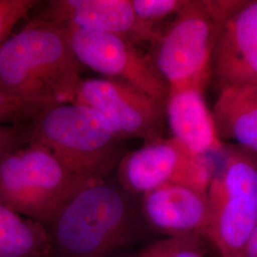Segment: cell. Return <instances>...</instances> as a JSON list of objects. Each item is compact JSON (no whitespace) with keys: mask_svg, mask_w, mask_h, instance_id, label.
<instances>
[{"mask_svg":"<svg viewBox=\"0 0 257 257\" xmlns=\"http://www.w3.org/2000/svg\"><path fill=\"white\" fill-rule=\"evenodd\" d=\"M84 69L68 30L36 19L0 48V92L42 110L74 103Z\"/></svg>","mask_w":257,"mask_h":257,"instance_id":"1","label":"cell"},{"mask_svg":"<svg viewBox=\"0 0 257 257\" xmlns=\"http://www.w3.org/2000/svg\"><path fill=\"white\" fill-rule=\"evenodd\" d=\"M133 194L119 184L90 180L47 227L51 257H109L139 232Z\"/></svg>","mask_w":257,"mask_h":257,"instance_id":"2","label":"cell"},{"mask_svg":"<svg viewBox=\"0 0 257 257\" xmlns=\"http://www.w3.org/2000/svg\"><path fill=\"white\" fill-rule=\"evenodd\" d=\"M122 141L99 112L76 103L49 107L31 122L30 143L46 148L87 181L105 179L118 165Z\"/></svg>","mask_w":257,"mask_h":257,"instance_id":"3","label":"cell"},{"mask_svg":"<svg viewBox=\"0 0 257 257\" xmlns=\"http://www.w3.org/2000/svg\"><path fill=\"white\" fill-rule=\"evenodd\" d=\"M86 182L68 171L48 149L36 143L0 159V201L46 228Z\"/></svg>","mask_w":257,"mask_h":257,"instance_id":"4","label":"cell"},{"mask_svg":"<svg viewBox=\"0 0 257 257\" xmlns=\"http://www.w3.org/2000/svg\"><path fill=\"white\" fill-rule=\"evenodd\" d=\"M228 1L187 0L160 36L154 63L169 92L202 90L211 73V57L221 22L229 14Z\"/></svg>","mask_w":257,"mask_h":257,"instance_id":"5","label":"cell"},{"mask_svg":"<svg viewBox=\"0 0 257 257\" xmlns=\"http://www.w3.org/2000/svg\"><path fill=\"white\" fill-rule=\"evenodd\" d=\"M209 224L205 238L220 257H244L257 227V165L248 156L228 153L207 192Z\"/></svg>","mask_w":257,"mask_h":257,"instance_id":"6","label":"cell"},{"mask_svg":"<svg viewBox=\"0 0 257 257\" xmlns=\"http://www.w3.org/2000/svg\"><path fill=\"white\" fill-rule=\"evenodd\" d=\"M213 173L209 156L195 155L175 139L161 138L123 156L117 165L118 184L131 194H144L168 184L207 194Z\"/></svg>","mask_w":257,"mask_h":257,"instance_id":"7","label":"cell"},{"mask_svg":"<svg viewBox=\"0 0 257 257\" xmlns=\"http://www.w3.org/2000/svg\"><path fill=\"white\" fill-rule=\"evenodd\" d=\"M79 62L106 78L127 83L148 95L165 102L169 86L153 58L140 53L125 37L78 29H67Z\"/></svg>","mask_w":257,"mask_h":257,"instance_id":"8","label":"cell"},{"mask_svg":"<svg viewBox=\"0 0 257 257\" xmlns=\"http://www.w3.org/2000/svg\"><path fill=\"white\" fill-rule=\"evenodd\" d=\"M74 103L92 108L108 121L121 140L160 138L165 102L127 83L110 78H82Z\"/></svg>","mask_w":257,"mask_h":257,"instance_id":"9","label":"cell"},{"mask_svg":"<svg viewBox=\"0 0 257 257\" xmlns=\"http://www.w3.org/2000/svg\"><path fill=\"white\" fill-rule=\"evenodd\" d=\"M211 73L220 91L257 85V0L238 1L221 22Z\"/></svg>","mask_w":257,"mask_h":257,"instance_id":"10","label":"cell"},{"mask_svg":"<svg viewBox=\"0 0 257 257\" xmlns=\"http://www.w3.org/2000/svg\"><path fill=\"white\" fill-rule=\"evenodd\" d=\"M37 19L66 29L119 36L134 43H156L160 37L138 20L132 0H50Z\"/></svg>","mask_w":257,"mask_h":257,"instance_id":"11","label":"cell"},{"mask_svg":"<svg viewBox=\"0 0 257 257\" xmlns=\"http://www.w3.org/2000/svg\"><path fill=\"white\" fill-rule=\"evenodd\" d=\"M141 213L148 225L167 237L199 234L209 224L207 194L168 184L142 195Z\"/></svg>","mask_w":257,"mask_h":257,"instance_id":"12","label":"cell"},{"mask_svg":"<svg viewBox=\"0 0 257 257\" xmlns=\"http://www.w3.org/2000/svg\"><path fill=\"white\" fill-rule=\"evenodd\" d=\"M165 111L173 139L187 150L200 156L222 152L223 144L202 90L169 92Z\"/></svg>","mask_w":257,"mask_h":257,"instance_id":"13","label":"cell"},{"mask_svg":"<svg viewBox=\"0 0 257 257\" xmlns=\"http://www.w3.org/2000/svg\"><path fill=\"white\" fill-rule=\"evenodd\" d=\"M211 113L221 140L257 154V85L222 90Z\"/></svg>","mask_w":257,"mask_h":257,"instance_id":"14","label":"cell"},{"mask_svg":"<svg viewBox=\"0 0 257 257\" xmlns=\"http://www.w3.org/2000/svg\"><path fill=\"white\" fill-rule=\"evenodd\" d=\"M0 257H51L47 228L0 201Z\"/></svg>","mask_w":257,"mask_h":257,"instance_id":"15","label":"cell"},{"mask_svg":"<svg viewBox=\"0 0 257 257\" xmlns=\"http://www.w3.org/2000/svg\"><path fill=\"white\" fill-rule=\"evenodd\" d=\"M207 243L199 234L167 237L130 257H210Z\"/></svg>","mask_w":257,"mask_h":257,"instance_id":"16","label":"cell"},{"mask_svg":"<svg viewBox=\"0 0 257 257\" xmlns=\"http://www.w3.org/2000/svg\"><path fill=\"white\" fill-rule=\"evenodd\" d=\"M187 0H132V5L138 20L152 31L163 19L177 15Z\"/></svg>","mask_w":257,"mask_h":257,"instance_id":"17","label":"cell"},{"mask_svg":"<svg viewBox=\"0 0 257 257\" xmlns=\"http://www.w3.org/2000/svg\"><path fill=\"white\" fill-rule=\"evenodd\" d=\"M40 3L37 0H0V48L11 37L14 27Z\"/></svg>","mask_w":257,"mask_h":257,"instance_id":"18","label":"cell"},{"mask_svg":"<svg viewBox=\"0 0 257 257\" xmlns=\"http://www.w3.org/2000/svg\"><path fill=\"white\" fill-rule=\"evenodd\" d=\"M42 110L38 107L19 101L0 92V124L29 123Z\"/></svg>","mask_w":257,"mask_h":257,"instance_id":"19","label":"cell"},{"mask_svg":"<svg viewBox=\"0 0 257 257\" xmlns=\"http://www.w3.org/2000/svg\"><path fill=\"white\" fill-rule=\"evenodd\" d=\"M31 122L24 124H0V159L30 143Z\"/></svg>","mask_w":257,"mask_h":257,"instance_id":"20","label":"cell"},{"mask_svg":"<svg viewBox=\"0 0 257 257\" xmlns=\"http://www.w3.org/2000/svg\"><path fill=\"white\" fill-rule=\"evenodd\" d=\"M244 257H257V227L248 240L247 247L245 248Z\"/></svg>","mask_w":257,"mask_h":257,"instance_id":"21","label":"cell"}]
</instances>
